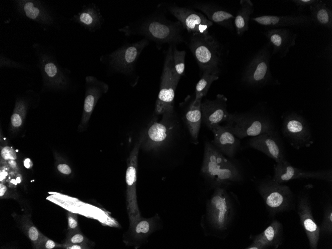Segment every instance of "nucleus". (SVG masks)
<instances>
[{
  "label": "nucleus",
  "instance_id": "obj_17",
  "mask_svg": "<svg viewBox=\"0 0 332 249\" xmlns=\"http://www.w3.org/2000/svg\"><path fill=\"white\" fill-rule=\"evenodd\" d=\"M214 139L211 141L213 146L223 155L229 159L235 156L240 147V141L226 125H218L211 130Z\"/></svg>",
  "mask_w": 332,
  "mask_h": 249
},
{
  "label": "nucleus",
  "instance_id": "obj_15",
  "mask_svg": "<svg viewBox=\"0 0 332 249\" xmlns=\"http://www.w3.org/2000/svg\"><path fill=\"white\" fill-rule=\"evenodd\" d=\"M231 161L230 159L221 154L211 142L206 141L201 172L206 179L212 183L221 170Z\"/></svg>",
  "mask_w": 332,
  "mask_h": 249
},
{
  "label": "nucleus",
  "instance_id": "obj_39",
  "mask_svg": "<svg viewBox=\"0 0 332 249\" xmlns=\"http://www.w3.org/2000/svg\"><path fill=\"white\" fill-rule=\"evenodd\" d=\"M68 223L69 227L72 229L75 228L78 225L77 220L71 216H70L68 218Z\"/></svg>",
  "mask_w": 332,
  "mask_h": 249
},
{
  "label": "nucleus",
  "instance_id": "obj_23",
  "mask_svg": "<svg viewBox=\"0 0 332 249\" xmlns=\"http://www.w3.org/2000/svg\"><path fill=\"white\" fill-rule=\"evenodd\" d=\"M206 15L207 18L216 24L229 29H232L235 16L220 7L206 3H198L194 5Z\"/></svg>",
  "mask_w": 332,
  "mask_h": 249
},
{
  "label": "nucleus",
  "instance_id": "obj_18",
  "mask_svg": "<svg viewBox=\"0 0 332 249\" xmlns=\"http://www.w3.org/2000/svg\"><path fill=\"white\" fill-rule=\"evenodd\" d=\"M251 19L260 25L273 28L280 27L309 25L312 22L310 15L304 14L283 16L264 15L252 17Z\"/></svg>",
  "mask_w": 332,
  "mask_h": 249
},
{
  "label": "nucleus",
  "instance_id": "obj_46",
  "mask_svg": "<svg viewBox=\"0 0 332 249\" xmlns=\"http://www.w3.org/2000/svg\"><path fill=\"white\" fill-rule=\"evenodd\" d=\"M69 249H82V248H81V246L76 245L72 246Z\"/></svg>",
  "mask_w": 332,
  "mask_h": 249
},
{
  "label": "nucleus",
  "instance_id": "obj_10",
  "mask_svg": "<svg viewBox=\"0 0 332 249\" xmlns=\"http://www.w3.org/2000/svg\"><path fill=\"white\" fill-rule=\"evenodd\" d=\"M272 178L282 183L295 179H316L332 182V170L305 171L292 166L286 160L276 163Z\"/></svg>",
  "mask_w": 332,
  "mask_h": 249
},
{
  "label": "nucleus",
  "instance_id": "obj_42",
  "mask_svg": "<svg viewBox=\"0 0 332 249\" xmlns=\"http://www.w3.org/2000/svg\"><path fill=\"white\" fill-rule=\"evenodd\" d=\"M24 166L27 168H30L32 166V163L30 159H26L24 161Z\"/></svg>",
  "mask_w": 332,
  "mask_h": 249
},
{
  "label": "nucleus",
  "instance_id": "obj_32",
  "mask_svg": "<svg viewBox=\"0 0 332 249\" xmlns=\"http://www.w3.org/2000/svg\"><path fill=\"white\" fill-rule=\"evenodd\" d=\"M153 224L152 221H141L137 224L135 231L138 234H147L152 230Z\"/></svg>",
  "mask_w": 332,
  "mask_h": 249
},
{
  "label": "nucleus",
  "instance_id": "obj_44",
  "mask_svg": "<svg viewBox=\"0 0 332 249\" xmlns=\"http://www.w3.org/2000/svg\"><path fill=\"white\" fill-rule=\"evenodd\" d=\"M9 164L12 168H14L16 166V162L14 160H9L8 162Z\"/></svg>",
  "mask_w": 332,
  "mask_h": 249
},
{
  "label": "nucleus",
  "instance_id": "obj_19",
  "mask_svg": "<svg viewBox=\"0 0 332 249\" xmlns=\"http://www.w3.org/2000/svg\"><path fill=\"white\" fill-rule=\"evenodd\" d=\"M252 241L261 245L264 249L278 248L283 241L282 224L277 220H273L262 232L252 236Z\"/></svg>",
  "mask_w": 332,
  "mask_h": 249
},
{
  "label": "nucleus",
  "instance_id": "obj_36",
  "mask_svg": "<svg viewBox=\"0 0 332 249\" xmlns=\"http://www.w3.org/2000/svg\"><path fill=\"white\" fill-rule=\"evenodd\" d=\"M28 235L30 239L32 241H36L39 236L37 229L35 227H31L28 231Z\"/></svg>",
  "mask_w": 332,
  "mask_h": 249
},
{
  "label": "nucleus",
  "instance_id": "obj_16",
  "mask_svg": "<svg viewBox=\"0 0 332 249\" xmlns=\"http://www.w3.org/2000/svg\"><path fill=\"white\" fill-rule=\"evenodd\" d=\"M264 35L272 49V55L280 58L285 57L294 47L297 37L296 33L286 28H271L266 30Z\"/></svg>",
  "mask_w": 332,
  "mask_h": 249
},
{
  "label": "nucleus",
  "instance_id": "obj_13",
  "mask_svg": "<svg viewBox=\"0 0 332 249\" xmlns=\"http://www.w3.org/2000/svg\"><path fill=\"white\" fill-rule=\"evenodd\" d=\"M248 145L264 154L276 163L286 160L284 148L276 129L251 137Z\"/></svg>",
  "mask_w": 332,
  "mask_h": 249
},
{
  "label": "nucleus",
  "instance_id": "obj_3",
  "mask_svg": "<svg viewBox=\"0 0 332 249\" xmlns=\"http://www.w3.org/2000/svg\"><path fill=\"white\" fill-rule=\"evenodd\" d=\"M234 205L224 187L215 188L207 204L206 218L210 227L221 234L226 232L233 221Z\"/></svg>",
  "mask_w": 332,
  "mask_h": 249
},
{
  "label": "nucleus",
  "instance_id": "obj_24",
  "mask_svg": "<svg viewBox=\"0 0 332 249\" xmlns=\"http://www.w3.org/2000/svg\"><path fill=\"white\" fill-rule=\"evenodd\" d=\"M201 102L191 101L186 108L184 115V120L195 144L198 143V134L202 122Z\"/></svg>",
  "mask_w": 332,
  "mask_h": 249
},
{
  "label": "nucleus",
  "instance_id": "obj_5",
  "mask_svg": "<svg viewBox=\"0 0 332 249\" xmlns=\"http://www.w3.org/2000/svg\"><path fill=\"white\" fill-rule=\"evenodd\" d=\"M226 125L238 139L255 137L275 129L269 116L256 112L231 113Z\"/></svg>",
  "mask_w": 332,
  "mask_h": 249
},
{
  "label": "nucleus",
  "instance_id": "obj_38",
  "mask_svg": "<svg viewBox=\"0 0 332 249\" xmlns=\"http://www.w3.org/2000/svg\"><path fill=\"white\" fill-rule=\"evenodd\" d=\"M83 240V237L81 234L75 235L71 239V241L74 244L82 243Z\"/></svg>",
  "mask_w": 332,
  "mask_h": 249
},
{
  "label": "nucleus",
  "instance_id": "obj_22",
  "mask_svg": "<svg viewBox=\"0 0 332 249\" xmlns=\"http://www.w3.org/2000/svg\"><path fill=\"white\" fill-rule=\"evenodd\" d=\"M74 21L90 32H95L101 26L103 19L99 9L93 3L84 5L73 17Z\"/></svg>",
  "mask_w": 332,
  "mask_h": 249
},
{
  "label": "nucleus",
  "instance_id": "obj_35",
  "mask_svg": "<svg viewBox=\"0 0 332 249\" xmlns=\"http://www.w3.org/2000/svg\"><path fill=\"white\" fill-rule=\"evenodd\" d=\"M12 125L14 127H19L22 124V119L18 113H13L11 117Z\"/></svg>",
  "mask_w": 332,
  "mask_h": 249
},
{
  "label": "nucleus",
  "instance_id": "obj_40",
  "mask_svg": "<svg viewBox=\"0 0 332 249\" xmlns=\"http://www.w3.org/2000/svg\"><path fill=\"white\" fill-rule=\"evenodd\" d=\"M246 249H264V248L259 244L252 242L249 246L246 248Z\"/></svg>",
  "mask_w": 332,
  "mask_h": 249
},
{
  "label": "nucleus",
  "instance_id": "obj_27",
  "mask_svg": "<svg viewBox=\"0 0 332 249\" xmlns=\"http://www.w3.org/2000/svg\"><path fill=\"white\" fill-rule=\"evenodd\" d=\"M240 7L234 18L237 34L242 36L249 29L250 15L254 12L253 3L250 0H241Z\"/></svg>",
  "mask_w": 332,
  "mask_h": 249
},
{
  "label": "nucleus",
  "instance_id": "obj_8",
  "mask_svg": "<svg viewBox=\"0 0 332 249\" xmlns=\"http://www.w3.org/2000/svg\"><path fill=\"white\" fill-rule=\"evenodd\" d=\"M271 49L267 43L253 56L243 74L244 83L255 87L264 86L269 83L272 79L270 68Z\"/></svg>",
  "mask_w": 332,
  "mask_h": 249
},
{
  "label": "nucleus",
  "instance_id": "obj_37",
  "mask_svg": "<svg viewBox=\"0 0 332 249\" xmlns=\"http://www.w3.org/2000/svg\"><path fill=\"white\" fill-rule=\"evenodd\" d=\"M58 169L61 173L69 174L71 172L70 167L66 164H60L58 166Z\"/></svg>",
  "mask_w": 332,
  "mask_h": 249
},
{
  "label": "nucleus",
  "instance_id": "obj_31",
  "mask_svg": "<svg viewBox=\"0 0 332 249\" xmlns=\"http://www.w3.org/2000/svg\"><path fill=\"white\" fill-rule=\"evenodd\" d=\"M136 150H134L133 155L130 158L129 165L126 172V182L128 186L133 185L136 181Z\"/></svg>",
  "mask_w": 332,
  "mask_h": 249
},
{
  "label": "nucleus",
  "instance_id": "obj_48",
  "mask_svg": "<svg viewBox=\"0 0 332 249\" xmlns=\"http://www.w3.org/2000/svg\"><path fill=\"white\" fill-rule=\"evenodd\" d=\"M16 182H17V183H19L21 182V179L19 177H17L16 178Z\"/></svg>",
  "mask_w": 332,
  "mask_h": 249
},
{
  "label": "nucleus",
  "instance_id": "obj_2",
  "mask_svg": "<svg viewBox=\"0 0 332 249\" xmlns=\"http://www.w3.org/2000/svg\"><path fill=\"white\" fill-rule=\"evenodd\" d=\"M188 45L202 72L210 70L220 73L223 48L209 32L191 34Z\"/></svg>",
  "mask_w": 332,
  "mask_h": 249
},
{
  "label": "nucleus",
  "instance_id": "obj_33",
  "mask_svg": "<svg viewBox=\"0 0 332 249\" xmlns=\"http://www.w3.org/2000/svg\"><path fill=\"white\" fill-rule=\"evenodd\" d=\"M1 155L5 160H14L16 159L15 151L10 147H4L1 151Z\"/></svg>",
  "mask_w": 332,
  "mask_h": 249
},
{
  "label": "nucleus",
  "instance_id": "obj_25",
  "mask_svg": "<svg viewBox=\"0 0 332 249\" xmlns=\"http://www.w3.org/2000/svg\"><path fill=\"white\" fill-rule=\"evenodd\" d=\"M19 5L23 13L28 18L43 24H50L52 20L47 10L39 2L33 0L19 1Z\"/></svg>",
  "mask_w": 332,
  "mask_h": 249
},
{
  "label": "nucleus",
  "instance_id": "obj_26",
  "mask_svg": "<svg viewBox=\"0 0 332 249\" xmlns=\"http://www.w3.org/2000/svg\"><path fill=\"white\" fill-rule=\"evenodd\" d=\"M309 8L311 21L329 29H332V10L325 2L316 0Z\"/></svg>",
  "mask_w": 332,
  "mask_h": 249
},
{
  "label": "nucleus",
  "instance_id": "obj_21",
  "mask_svg": "<svg viewBox=\"0 0 332 249\" xmlns=\"http://www.w3.org/2000/svg\"><path fill=\"white\" fill-rule=\"evenodd\" d=\"M173 113L174 111L165 113L160 122H154L148 128L146 136L153 146H158L167 138L173 127L171 121Z\"/></svg>",
  "mask_w": 332,
  "mask_h": 249
},
{
  "label": "nucleus",
  "instance_id": "obj_28",
  "mask_svg": "<svg viewBox=\"0 0 332 249\" xmlns=\"http://www.w3.org/2000/svg\"><path fill=\"white\" fill-rule=\"evenodd\" d=\"M219 73L207 70L203 71L202 77L195 87V97L194 101H202V99L207 93L212 83L219 79Z\"/></svg>",
  "mask_w": 332,
  "mask_h": 249
},
{
  "label": "nucleus",
  "instance_id": "obj_1",
  "mask_svg": "<svg viewBox=\"0 0 332 249\" xmlns=\"http://www.w3.org/2000/svg\"><path fill=\"white\" fill-rule=\"evenodd\" d=\"M182 26L162 15H151L130 23L119 31L127 36L141 35L158 44L175 45L182 42Z\"/></svg>",
  "mask_w": 332,
  "mask_h": 249
},
{
  "label": "nucleus",
  "instance_id": "obj_4",
  "mask_svg": "<svg viewBox=\"0 0 332 249\" xmlns=\"http://www.w3.org/2000/svg\"><path fill=\"white\" fill-rule=\"evenodd\" d=\"M257 189L270 215L289 211L294 205V195L290 187L270 176L258 182Z\"/></svg>",
  "mask_w": 332,
  "mask_h": 249
},
{
  "label": "nucleus",
  "instance_id": "obj_12",
  "mask_svg": "<svg viewBox=\"0 0 332 249\" xmlns=\"http://www.w3.org/2000/svg\"><path fill=\"white\" fill-rule=\"evenodd\" d=\"M227 98L223 94H218L213 100L205 99L201 102L202 122L212 130L223 122H228L231 113L227 110Z\"/></svg>",
  "mask_w": 332,
  "mask_h": 249
},
{
  "label": "nucleus",
  "instance_id": "obj_30",
  "mask_svg": "<svg viewBox=\"0 0 332 249\" xmlns=\"http://www.w3.org/2000/svg\"><path fill=\"white\" fill-rule=\"evenodd\" d=\"M322 234L331 235L332 234V205L328 203L325 206L322 222L319 226Z\"/></svg>",
  "mask_w": 332,
  "mask_h": 249
},
{
  "label": "nucleus",
  "instance_id": "obj_34",
  "mask_svg": "<svg viewBox=\"0 0 332 249\" xmlns=\"http://www.w3.org/2000/svg\"><path fill=\"white\" fill-rule=\"evenodd\" d=\"M316 0H291L300 9L310 6L315 2Z\"/></svg>",
  "mask_w": 332,
  "mask_h": 249
},
{
  "label": "nucleus",
  "instance_id": "obj_47",
  "mask_svg": "<svg viewBox=\"0 0 332 249\" xmlns=\"http://www.w3.org/2000/svg\"><path fill=\"white\" fill-rule=\"evenodd\" d=\"M11 182L12 183L14 184H15V185L17 183V182H16V179L15 180L14 179H11Z\"/></svg>",
  "mask_w": 332,
  "mask_h": 249
},
{
  "label": "nucleus",
  "instance_id": "obj_43",
  "mask_svg": "<svg viewBox=\"0 0 332 249\" xmlns=\"http://www.w3.org/2000/svg\"><path fill=\"white\" fill-rule=\"evenodd\" d=\"M6 190V187L5 185L1 184L0 186V196H2L3 195Z\"/></svg>",
  "mask_w": 332,
  "mask_h": 249
},
{
  "label": "nucleus",
  "instance_id": "obj_6",
  "mask_svg": "<svg viewBox=\"0 0 332 249\" xmlns=\"http://www.w3.org/2000/svg\"><path fill=\"white\" fill-rule=\"evenodd\" d=\"M173 46L169 45L166 52L160 91L155 108V114L157 115L174 111L175 91L178 83L175 80L173 72Z\"/></svg>",
  "mask_w": 332,
  "mask_h": 249
},
{
  "label": "nucleus",
  "instance_id": "obj_14",
  "mask_svg": "<svg viewBox=\"0 0 332 249\" xmlns=\"http://www.w3.org/2000/svg\"><path fill=\"white\" fill-rule=\"evenodd\" d=\"M297 213L307 237L310 248L317 249L320 235V229L314 218L308 196H300L298 201Z\"/></svg>",
  "mask_w": 332,
  "mask_h": 249
},
{
  "label": "nucleus",
  "instance_id": "obj_7",
  "mask_svg": "<svg viewBox=\"0 0 332 249\" xmlns=\"http://www.w3.org/2000/svg\"><path fill=\"white\" fill-rule=\"evenodd\" d=\"M282 133L295 149L310 147L314 143L309 124L301 114L295 111L286 112L282 116Z\"/></svg>",
  "mask_w": 332,
  "mask_h": 249
},
{
  "label": "nucleus",
  "instance_id": "obj_20",
  "mask_svg": "<svg viewBox=\"0 0 332 249\" xmlns=\"http://www.w3.org/2000/svg\"><path fill=\"white\" fill-rule=\"evenodd\" d=\"M86 82L87 88L84 100L83 119L84 123L88 121L98 98L108 89L106 84L98 81L92 77H87Z\"/></svg>",
  "mask_w": 332,
  "mask_h": 249
},
{
  "label": "nucleus",
  "instance_id": "obj_45",
  "mask_svg": "<svg viewBox=\"0 0 332 249\" xmlns=\"http://www.w3.org/2000/svg\"><path fill=\"white\" fill-rule=\"evenodd\" d=\"M7 173L6 172L3 171L2 172H0V180H2L3 179H4Z\"/></svg>",
  "mask_w": 332,
  "mask_h": 249
},
{
  "label": "nucleus",
  "instance_id": "obj_29",
  "mask_svg": "<svg viewBox=\"0 0 332 249\" xmlns=\"http://www.w3.org/2000/svg\"><path fill=\"white\" fill-rule=\"evenodd\" d=\"M185 51H179L175 46L172 49L173 72L175 80L178 83L185 70Z\"/></svg>",
  "mask_w": 332,
  "mask_h": 249
},
{
  "label": "nucleus",
  "instance_id": "obj_41",
  "mask_svg": "<svg viewBox=\"0 0 332 249\" xmlns=\"http://www.w3.org/2000/svg\"><path fill=\"white\" fill-rule=\"evenodd\" d=\"M55 246V243L52 240H49L47 241L45 244V247L48 249H51L54 248Z\"/></svg>",
  "mask_w": 332,
  "mask_h": 249
},
{
  "label": "nucleus",
  "instance_id": "obj_11",
  "mask_svg": "<svg viewBox=\"0 0 332 249\" xmlns=\"http://www.w3.org/2000/svg\"><path fill=\"white\" fill-rule=\"evenodd\" d=\"M167 10L178 20L183 28L191 34L208 32L209 28L213 25L203 14L190 8L170 5Z\"/></svg>",
  "mask_w": 332,
  "mask_h": 249
},
{
  "label": "nucleus",
  "instance_id": "obj_9",
  "mask_svg": "<svg viewBox=\"0 0 332 249\" xmlns=\"http://www.w3.org/2000/svg\"><path fill=\"white\" fill-rule=\"evenodd\" d=\"M149 41L143 38L136 42L126 44L103 58L116 71L129 74L134 70L140 54L149 44Z\"/></svg>",
  "mask_w": 332,
  "mask_h": 249
}]
</instances>
